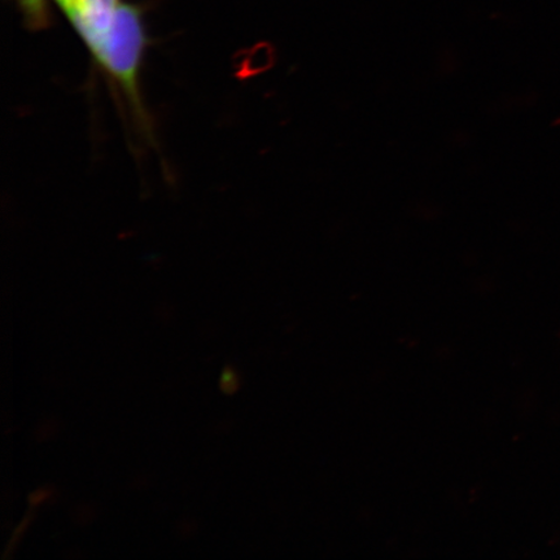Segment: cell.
Masks as SVG:
<instances>
[{
	"label": "cell",
	"instance_id": "2",
	"mask_svg": "<svg viewBox=\"0 0 560 560\" xmlns=\"http://www.w3.org/2000/svg\"><path fill=\"white\" fill-rule=\"evenodd\" d=\"M89 48L100 45L115 18L118 0H56Z\"/></svg>",
	"mask_w": 560,
	"mask_h": 560
},
{
	"label": "cell",
	"instance_id": "1",
	"mask_svg": "<svg viewBox=\"0 0 560 560\" xmlns=\"http://www.w3.org/2000/svg\"><path fill=\"white\" fill-rule=\"evenodd\" d=\"M145 45L142 12L136 5L120 3L108 32L90 52L96 66L121 90L139 125L149 129V115L144 109L140 90Z\"/></svg>",
	"mask_w": 560,
	"mask_h": 560
},
{
	"label": "cell",
	"instance_id": "3",
	"mask_svg": "<svg viewBox=\"0 0 560 560\" xmlns=\"http://www.w3.org/2000/svg\"><path fill=\"white\" fill-rule=\"evenodd\" d=\"M27 18L33 25L42 26L46 21L44 0H21Z\"/></svg>",
	"mask_w": 560,
	"mask_h": 560
},
{
	"label": "cell",
	"instance_id": "4",
	"mask_svg": "<svg viewBox=\"0 0 560 560\" xmlns=\"http://www.w3.org/2000/svg\"><path fill=\"white\" fill-rule=\"evenodd\" d=\"M221 388L226 390L228 394H233L234 390L240 388V380H237L236 371L233 368H226L223 371Z\"/></svg>",
	"mask_w": 560,
	"mask_h": 560
}]
</instances>
